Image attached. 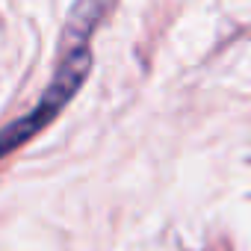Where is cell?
<instances>
[{
    "instance_id": "cell-1",
    "label": "cell",
    "mask_w": 251,
    "mask_h": 251,
    "mask_svg": "<svg viewBox=\"0 0 251 251\" xmlns=\"http://www.w3.org/2000/svg\"><path fill=\"white\" fill-rule=\"evenodd\" d=\"M103 15V0H77L68 24H65V45H62V56L56 62V71L50 77V83L45 86L39 103L24 112L21 118H15L12 124L0 127V160L9 157L12 151H18L21 145H27L33 136H39L48 124L68 106V100L80 92V86L86 83L89 71H92V48L89 39L98 27Z\"/></svg>"
}]
</instances>
